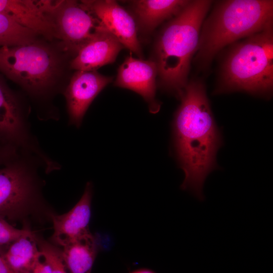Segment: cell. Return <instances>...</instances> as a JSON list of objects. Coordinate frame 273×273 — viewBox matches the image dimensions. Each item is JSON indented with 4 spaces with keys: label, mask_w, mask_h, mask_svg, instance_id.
Masks as SVG:
<instances>
[{
    "label": "cell",
    "mask_w": 273,
    "mask_h": 273,
    "mask_svg": "<svg viewBox=\"0 0 273 273\" xmlns=\"http://www.w3.org/2000/svg\"><path fill=\"white\" fill-rule=\"evenodd\" d=\"M180 99L173 128L176 154L185 173L181 188L202 200L203 184L215 167L220 136L201 80L188 81Z\"/></svg>",
    "instance_id": "6da1fadb"
},
{
    "label": "cell",
    "mask_w": 273,
    "mask_h": 273,
    "mask_svg": "<svg viewBox=\"0 0 273 273\" xmlns=\"http://www.w3.org/2000/svg\"><path fill=\"white\" fill-rule=\"evenodd\" d=\"M212 1H190L159 32L153 60L157 65L160 86L180 98L188 82L192 60Z\"/></svg>",
    "instance_id": "7a4b0ae2"
},
{
    "label": "cell",
    "mask_w": 273,
    "mask_h": 273,
    "mask_svg": "<svg viewBox=\"0 0 273 273\" xmlns=\"http://www.w3.org/2000/svg\"><path fill=\"white\" fill-rule=\"evenodd\" d=\"M272 22V1H218L202 25L196 63L206 69L224 47L264 30Z\"/></svg>",
    "instance_id": "3957f363"
},
{
    "label": "cell",
    "mask_w": 273,
    "mask_h": 273,
    "mask_svg": "<svg viewBox=\"0 0 273 273\" xmlns=\"http://www.w3.org/2000/svg\"><path fill=\"white\" fill-rule=\"evenodd\" d=\"M273 87V27L237 41L221 64L216 92L267 95Z\"/></svg>",
    "instance_id": "277c9868"
},
{
    "label": "cell",
    "mask_w": 273,
    "mask_h": 273,
    "mask_svg": "<svg viewBox=\"0 0 273 273\" xmlns=\"http://www.w3.org/2000/svg\"><path fill=\"white\" fill-rule=\"evenodd\" d=\"M62 69L59 54L36 40L25 44L0 47V71L35 98L49 96Z\"/></svg>",
    "instance_id": "5b68a950"
},
{
    "label": "cell",
    "mask_w": 273,
    "mask_h": 273,
    "mask_svg": "<svg viewBox=\"0 0 273 273\" xmlns=\"http://www.w3.org/2000/svg\"><path fill=\"white\" fill-rule=\"evenodd\" d=\"M39 160L20 153L0 167V217L17 220L30 213L41 200Z\"/></svg>",
    "instance_id": "8992f818"
},
{
    "label": "cell",
    "mask_w": 273,
    "mask_h": 273,
    "mask_svg": "<svg viewBox=\"0 0 273 273\" xmlns=\"http://www.w3.org/2000/svg\"><path fill=\"white\" fill-rule=\"evenodd\" d=\"M27 112L20 98L0 77V144L36 157L46 173L57 170L59 164L42 150L32 133Z\"/></svg>",
    "instance_id": "52a82bcc"
},
{
    "label": "cell",
    "mask_w": 273,
    "mask_h": 273,
    "mask_svg": "<svg viewBox=\"0 0 273 273\" xmlns=\"http://www.w3.org/2000/svg\"><path fill=\"white\" fill-rule=\"evenodd\" d=\"M52 15L56 37L61 40L66 51L75 55L97 32L105 28L75 1H56Z\"/></svg>",
    "instance_id": "ba28073f"
},
{
    "label": "cell",
    "mask_w": 273,
    "mask_h": 273,
    "mask_svg": "<svg viewBox=\"0 0 273 273\" xmlns=\"http://www.w3.org/2000/svg\"><path fill=\"white\" fill-rule=\"evenodd\" d=\"M81 5L96 17L130 52L143 59L135 21L132 14L114 0L82 1Z\"/></svg>",
    "instance_id": "9c48e42d"
},
{
    "label": "cell",
    "mask_w": 273,
    "mask_h": 273,
    "mask_svg": "<svg viewBox=\"0 0 273 273\" xmlns=\"http://www.w3.org/2000/svg\"><path fill=\"white\" fill-rule=\"evenodd\" d=\"M130 52L119 66L114 85L139 94L147 103L150 112L156 113L160 108L155 98L157 65L153 59L136 58Z\"/></svg>",
    "instance_id": "30bf717a"
},
{
    "label": "cell",
    "mask_w": 273,
    "mask_h": 273,
    "mask_svg": "<svg viewBox=\"0 0 273 273\" xmlns=\"http://www.w3.org/2000/svg\"><path fill=\"white\" fill-rule=\"evenodd\" d=\"M112 80L113 77L103 75L97 71L74 72L64 93L70 125L80 126L89 105Z\"/></svg>",
    "instance_id": "8fae6325"
},
{
    "label": "cell",
    "mask_w": 273,
    "mask_h": 273,
    "mask_svg": "<svg viewBox=\"0 0 273 273\" xmlns=\"http://www.w3.org/2000/svg\"><path fill=\"white\" fill-rule=\"evenodd\" d=\"M54 1L0 0V13L47 38L56 37L52 15Z\"/></svg>",
    "instance_id": "7c38bea8"
},
{
    "label": "cell",
    "mask_w": 273,
    "mask_h": 273,
    "mask_svg": "<svg viewBox=\"0 0 273 273\" xmlns=\"http://www.w3.org/2000/svg\"><path fill=\"white\" fill-rule=\"evenodd\" d=\"M93 185L88 182L78 202L68 212L51 214L54 228L52 240L61 247L67 242L89 233L88 224L91 217Z\"/></svg>",
    "instance_id": "4fadbf2b"
},
{
    "label": "cell",
    "mask_w": 273,
    "mask_h": 273,
    "mask_svg": "<svg viewBox=\"0 0 273 273\" xmlns=\"http://www.w3.org/2000/svg\"><path fill=\"white\" fill-rule=\"evenodd\" d=\"M123 48L120 42L104 28L78 51L71 61L70 67L76 71H96L114 63Z\"/></svg>",
    "instance_id": "5bb4252c"
},
{
    "label": "cell",
    "mask_w": 273,
    "mask_h": 273,
    "mask_svg": "<svg viewBox=\"0 0 273 273\" xmlns=\"http://www.w3.org/2000/svg\"><path fill=\"white\" fill-rule=\"evenodd\" d=\"M187 0L130 1L138 32L148 35L162 22L176 16L190 2Z\"/></svg>",
    "instance_id": "9a60e30c"
},
{
    "label": "cell",
    "mask_w": 273,
    "mask_h": 273,
    "mask_svg": "<svg viewBox=\"0 0 273 273\" xmlns=\"http://www.w3.org/2000/svg\"><path fill=\"white\" fill-rule=\"evenodd\" d=\"M60 250L68 273H91L98 247L90 233L67 242Z\"/></svg>",
    "instance_id": "2e32d148"
},
{
    "label": "cell",
    "mask_w": 273,
    "mask_h": 273,
    "mask_svg": "<svg viewBox=\"0 0 273 273\" xmlns=\"http://www.w3.org/2000/svg\"><path fill=\"white\" fill-rule=\"evenodd\" d=\"M4 255L14 273H31L42 257L36 236L31 231L11 243L5 249Z\"/></svg>",
    "instance_id": "e0dca14e"
},
{
    "label": "cell",
    "mask_w": 273,
    "mask_h": 273,
    "mask_svg": "<svg viewBox=\"0 0 273 273\" xmlns=\"http://www.w3.org/2000/svg\"><path fill=\"white\" fill-rule=\"evenodd\" d=\"M36 35L0 13V47L29 43L36 40Z\"/></svg>",
    "instance_id": "ac0fdd59"
},
{
    "label": "cell",
    "mask_w": 273,
    "mask_h": 273,
    "mask_svg": "<svg viewBox=\"0 0 273 273\" xmlns=\"http://www.w3.org/2000/svg\"><path fill=\"white\" fill-rule=\"evenodd\" d=\"M36 239L41 256L51 266L52 273H68L64 264L60 248L37 237Z\"/></svg>",
    "instance_id": "d6986e66"
},
{
    "label": "cell",
    "mask_w": 273,
    "mask_h": 273,
    "mask_svg": "<svg viewBox=\"0 0 273 273\" xmlns=\"http://www.w3.org/2000/svg\"><path fill=\"white\" fill-rule=\"evenodd\" d=\"M28 229H18L0 217V248L6 249L11 243L28 233Z\"/></svg>",
    "instance_id": "ffe728a7"
},
{
    "label": "cell",
    "mask_w": 273,
    "mask_h": 273,
    "mask_svg": "<svg viewBox=\"0 0 273 273\" xmlns=\"http://www.w3.org/2000/svg\"><path fill=\"white\" fill-rule=\"evenodd\" d=\"M20 153L13 147L0 144V167L15 159Z\"/></svg>",
    "instance_id": "44dd1931"
},
{
    "label": "cell",
    "mask_w": 273,
    "mask_h": 273,
    "mask_svg": "<svg viewBox=\"0 0 273 273\" xmlns=\"http://www.w3.org/2000/svg\"><path fill=\"white\" fill-rule=\"evenodd\" d=\"M5 248H0V273H14L9 267L4 258Z\"/></svg>",
    "instance_id": "7402d4cb"
},
{
    "label": "cell",
    "mask_w": 273,
    "mask_h": 273,
    "mask_svg": "<svg viewBox=\"0 0 273 273\" xmlns=\"http://www.w3.org/2000/svg\"><path fill=\"white\" fill-rule=\"evenodd\" d=\"M131 273H154V272L150 270L140 269V270H138L133 271Z\"/></svg>",
    "instance_id": "603a6c76"
},
{
    "label": "cell",
    "mask_w": 273,
    "mask_h": 273,
    "mask_svg": "<svg viewBox=\"0 0 273 273\" xmlns=\"http://www.w3.org/2000/svg\"><path fill=\"white\" fill-rule=\"evenodd\" d=\"M31 273H38V272H36V271H33L31 272Z\"/></svg>",
    "instance_id": "cb8c5ba5"
}]
</instances>
